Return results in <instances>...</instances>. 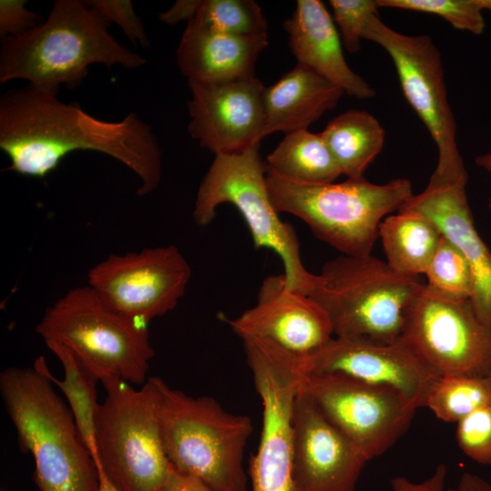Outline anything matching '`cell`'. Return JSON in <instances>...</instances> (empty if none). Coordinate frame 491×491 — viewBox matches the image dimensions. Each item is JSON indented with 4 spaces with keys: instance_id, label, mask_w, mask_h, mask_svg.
<instances>
[{
    "instance_id": "6da1fadb",
    "label": "cell",
    "mask_w": 491,
    "mask_h": 491,
    "mask_svg": "<svg viewBox=\"0 0 491 491\" xmlns=\"http://www.w3.org/2000/svg\"><path fill=\"white\" fill-rule=\"evenodd\" d=\"M59 89L28 84L0 96V148L11 165L5 170L45 178L69 153L107 155L140 179L136 195L152 193L162 175L161 150L152 127L134 112L110 122L57 98Z\"/></svg>"
},
{
    "instance_id": "7a4b0ae2",
    "label": "cell",
    "mask_w": 491,
    "mask_h": 491,
    "mask_svg": "<svg viewBox=\"0 0 491 491\" xmlns=\"http://www.w3.org/2000/svg\"><path fill=\"white\" fill-rule=\"evenodd\" d=\"M110 23L86 2L55 0L47 18L15 36L1 39L0 84L24 79L48 88L73 90L102 64L135 69L146 60L120 44Z\"/></svg>"
},
{
    "instance_id": "3957f363",
    "label": "cell",
    "mask_w": 491,
    "mask_h": 491,
    "mask_svg": "<svg viewBox=\"0 0 491 491\" xmlns=\"http://www.w3.org/2000/svg\"><path fill=\"white\" fill-rule=\"evenodd\" d=\"M35 366L0 374V392L23 452H31L40 491H99V473L70 408Z\"/></svg>"
},
{
    "instance_id": "277c9868",
    "label": "cell",
    "mask_w": 491,
    "mask_h": 491,
    "mask_svg": "<svg viewBox=\"0 0 491 491\" xmlns=\"http://www.w3.org/2000/svg\"><path fill=\"white\" fill-rule=\"evenodd\" d=\"M164 451L179 472L215 491H247L243 460L254 427L210 396L193 397L155 376Z\"/></svg>"
},
{
    "instance_id": "5b68a950",
    "label": "cell",
    "mask_w": 491,
    "mask_h": 491,
    "mask_svg": "<svg viewBox=\"0 0 491 491\" xmlns=\"http://www.w3.org/2000/svg\"><path fill=\"white\" fill-rule=\"evenodd\" d=\"M266 173L276 211L298 217L318 239L345 256L370 255L380 223L413 195L407 178L381 185L365 177L312 185L291 182L270 171Z\"/></svg>"
},
{
    "instance_id": "8992f818",
    "label": "cell",
    "mask_w": 491,
    "mask_h": 491,
    "mask_svg": "<svg viewBox=\"0 0 491 491\" xmlns=\"http://www.w3.org/2000/svg\"><path fill=\"white\" fill-rule=\"evenodd\" d=\"M423 282L374 256L327 261L309 293L326 313L334 336L387 344L402 334L405 310Z\"/></svg>"
},
{
    "instance_id": "52a82bcc",
    "label": "cell",
    "mask_w": 491,
    "mask_h": 491,
    "mask_svg": "<svg viewBox=\"0 0 491 491\" xmlns=\"http://www.w3.org/2000/svg\"><path fill=\"white\" fill-rule=\"evenodd\" d=\"M100 382L105 397L95 419L97 468L119 491H161L171 464L161 439L155 376L138 390L117 377Z\"/></svg>"
},
{
    "instance_id": "ba28073f",
    "label": "cell",
    "mask_w": 491,
    "mask_h": 491,
    "mask_svg": "<svg viewBox=\"0 0 491 491\" xmlns=\"http://www.w3.org/2000/svg\"><path fill=\"white\" fill-rule=\"evenodd\" d=\"M35 332L69 350L99 381L145 384L155 356L147 326L111 309L89 286L71 289L47 307Z\"/></svg>"
},
{
    "instance_id": "9c48e42d",
    "label": "cell",
    "mask_w": 491,
    "mask_h": 491,
    "mask_svg": "<svg viewBox=\"0 0 491 491\" xmlns=\"http://www.w3.org/2000/svg\"><path fill=\"white\" fill-rule=\"evenodd\" d=\"M259 145L215 155L199 185L193 217L197 225L205 226L215 219L220 205L235 206L248 226L255 248L276 252L283 262L287 286L308 295L316 274L305 267L294 227L280 218L271 201Z\"/></svg>"
},
{
    "instance_id": "30bf717a",
    "label": "cell",
    "mask_w": 491,
    "mask_h": 491,
    "mask_svg": "<svg viewBox=\"0 0 491 491\" xmlns=\"http://www.w3.org/2000/svg\"><path fill=\"white\" fill-rule=\"evenodd\" d=\"M363 39L380 45L390 56L402 92L428 130L437 149L432 176L442 179L467 177L456 140V124L448 102L441 54L427 35L399 33L372 15Z\"/></svg>"
},
{
    "instance_id": "8fae6325",
    "label": "cell",
    "mask_w": 491,
    "mask_h": 491,
    "mask_svg": "<svg viewBox=\"0 0 491 491\" xmlns=\"http://www.w3.org/2000/svg\"><path fill=\"white\" fill-rule=\"evenodd\" d=\"M262 402V428L249 475L252 491H295L292 416L303 377L299 356L262 338L243 339Z\"/></svg>"
},
{
    "instance_id": "7c38bea8",
    "label": "cell",
    "mask_w": 491,
    "mask_h": 491,
    "mask_svg": "<svg viewBox=\"0 0 491 491\" xmlns=\"http://www.w3.org/2000/svg\"><path fill=\"white\" fill-rule=\"evenodd\" d=\"M401 337L439 376L491 375V329L470 299L446 298L423 283L405 310Z\"/></svg>"
},
{
    "instance_id": "4fadbf2b",
    "label": "cell",
    "mask_w": 491,
    "mask_h": 491,
    "mask_svg": "<svg viewBox=\"0 0 491 491\" xmlns=\"http://www.w3.org/2000/svg\"><path fill=\"white\" fill-rule=\"evenodd\" d=\"M300 389L368 460L395 445L417 409L392 387L338 373H304Z\"/></svg>"
},
{
    "instance_id": "5bb4252c",
    "label": "cell",
    "mask_w": 491,
    "mask_h": 491,
    "mask_svg": "<svg viewBox=\"0 0 491 491\" xmlns=\"http://www.w3.org/2000/svg\"><path fill=\"white\" fill-rule=\"evenodd\" d=\"M191 267L174 245L111 255L91 268L88 286L111 309L147 326L184 296Z\"/></svg>"
},
{
    "instance_id": "9a60e30c",
    "label": "cell",
    "mask_w": 491,
    "mask_h": 491,
    "mask_svg": "<svg viewBox=\"0 0 491 491\" xmlns=\"http://www.w3.org/2000/svg\"><path fill=\"white\" fill-rule=\"evenodd\" d=\"M299 364L304 373H338L392 387L417 408L426 406L440 376L401 336L387 344L333 336L314 352L299 356Z\"/></svg>"
},
{
    "instance_id": "2e32d148",
    "label": "cell",
    "mask_w": 491,
    "mask_h": 491,
    "mask_svg": "<svg viewBox=\"0 0 491 491\" xmlns=\"http://www.w3.org/2000/svg\"><path fill=\"white\" fill-rule=\"evenodd\" d=\"M188 131L215 155L260 144L265 129L266 87L255 75L222 83H188Z\"/></svg>"
},
{
    "instance_id": "e0dca14e",
    "label": "cell",
    "mask_w": 491,
    "mask_h": 491,
    "mask_svg": "<svg viewBox=\"0 0 491 491\" xmlns=\"http://www.w3.org/2000/svg\"><path fill=\"white\" fill-rule=\"evenodd\" d=\"M292 430L295 491H356L369 460L300 388Z\"/></svg>"
},
{
    "instance_id": "ac0fdd59",
    "label": "cell",
    "mask_w": 491,
    "mask_h": 491,
    "mask_svg": "<svg viewBox=\"0 0 491 491\" xmlns=\"http://www.w3.org/2000/svg\"><path fill=\"white\" fill-rule=\"evenodd\" d=\"M225 321L241 339H267L298 356L314 352L334 336L325 310L308 295L289 288L284 274L266 276L256 305Z\"/></svg>"
},
{
    "instance_id": "d6986e66",
    "label": "cell",
    "mask_w": 491,
    "mask_h": 491,
    "mask_svg": "<svg viewBox=\"0 0 491 491\" xmlns=\"http://www.w3.org/2000/svg\"><path fill=\"white\" fill-rule=\"evenodd\" d=\"M467 177L430 176L426 187L398 211L415 212L432 221L468 262L474 277L470 299L479 319L491 329V251L478 234L466 195Z\"/></svg>"
},
{
    "instance_id": "ffe728a7",
    "label": "cell",
    "mask_w": 491,
    "mask_h": 491,
    "mask_svg": "<svg viewBox=\"0 0 491 491\" xmlns=\"http://www.w3.org/2000/svg\"><path fill=\"white\" fill-rule=\"evenodd\" d=\"M284 27L297 64L314 70L350 96H376V90L347 65L339 32L321 1L297 0Z\"/></svg>"
},
{
    "instance_id": "44dd1931",
    "label": "cell",
    "mask_w": 491,
    "mask_h": 491,
    "mask_svg": "<svg viewBox=\"0 0 491 491\" xmlns=\"http://www.w3.org/2000/svg\"><path fill=\"white\" fill-rule=\"evenodd\" d=\"M267 45V35H226L192 19L176 49V61L188 83L227 82L255 75V64Z\"/></svg>"
},
{
    "instance_id": "7402d4cb",
    "label": "cell",
    "mask_w": 491,
    "mask_h": 491,
    "mask_svg": "<svg viewBox=\"0 0 491 491\" xmlns=\"http://www.w3.org/2000/svg\"><path fill=\"white\" fill-rule=\"evenodd\" d=\"M345 93L309 67L297 64L264 93V136L307 127L336 106Z\"/></svg>"
},
{
    "instance_id": "603a6c76",
    "label": "cell",
    "mask_w": 491,
    "mask_h": 491,
    "mask_svg": "<svg viewBox=\"0 0 491 491\" xmlns=\"http://www.w3.org/2000/svg\"><path fill=\"white\" fill-rule=\"evenodd\" d=\"M378 236L382 241L386 262L392 269L403 275L419 276L425 275L442 234L424 215L398 211L380 223Z\"/></svg>"
},
{
    "instance_id": "cb8c5ba5",
    "label": "cell",
    "mask_w": 491,
    "mask_h": 491,
    "mask_svg": "<svg viewBox=\"0 0 491 491\" xmlns=\"http://www.w3.org/2000/svg\"><path fill=\"white\" fill-rule=\"evenodd\" d=\"M320 134L347 178L364 177L368 165L382 151L386 136L373 115L357 109L338 115Z\"/></svg>"
},
{
    "instance_id": "d4e9b609",
    "label": "cell",
    "mask_w": 491,
    "mask_h": 491,
    "mask_svg": "<svg viewBox=\"0 0 491 491\" xmlns=\"http://www.w3.org/2000/svg\"><path fill=\"white\" fill-rule=\"evenodd\" d=\"M265 166L286 180L301 184L334 183L342 175L321 134L307 129L286 134L266 156Z\"/></svg>"
},
{
    "instance_id": "484cf974",
    "label": "cell",
    "mask_w": 491,
    "mask_h": 491,
    "mask_svg": "<svg viewBox=\"0 0 491 491\" xmlns=\"http://www.w3.org/2000/svg\"><path fill=\"white\" fill-rule=\"evenodd\" d=\"M45 345L59 359L64 369V379L59 380L53 376L44 356L37 357L34 365L64 393L79 436L92 454L95 448V419L99 406L96 394V383L99 380L65 346L56 342Z\"/></svg>"
},
{
    "instance_id": "4316f807",
    "label": "cell",
    "mask_w": 491,
    "mask_h": 491,
    "mask_svg": "<svg viewBox=\"0 0 491 491\" xmlns=\"http://www.w3.org/2000/svg\"><path fill=\"white\" fill-rule=\"evenodd\" d=\"M491 404L489 376H440L432 386L426 406L445 422L458 423Z\"/></svg>"
},
{
    "instance_id": "83f0119b",
    "label": "cell",
    "mask_w": 491,
    "mask_h": 491,
    "mask_svg": "<svg viewBox=\"0 0 491 491\" xmlns=\"http://www.w3.org/2000/svg\"><path fill=\"white\" fill-rule=\"evenodd\" d=\"M193 19L212 31L226 35H267L265 15L253 0H202Z\"/></svg>"
},
{
    "instance_id": "f1b7e54d",
    "label": "cell",
    "mask_w": 491,
    "mask_h": 491,
    "mask_svg": "<svg viewBox=\"0 0 491 491\" xmlns=\"http://www.w3.org/2000/svg\"><path fill=\"white\" fill-rule=\"evenodd\" d=\"M426 285L437 294L453 300L471 299L474 277L463 254L442 235L425 273Z\"/></svg>"
},
{
    "instance_id": "f546056e",
    "label": "cell",
    "mask_w": 491,
    "mask_h": 491,
    "mask_svg": "<svg viewBox=\"0 0 491 491\" xmlns=\"http://www.w3.org/2000/svg\"><path fill=\"white\" fill-rule=\"evenodd\" d=\"M379 7L397 8L432 14L454 28L481 35L485 30L483 11L475 0H376Z\"/></svg>"
},
{
    "instance_id": "4dcf8cb0",
    "label": "cell",
    "mask_w": 491,
    "mask_h": 491,
    "mask_svg": "<svg viewBox=\"0 0 491 491\" xmlns=\"http://www.w3.org/2000/svg\"><path fill=\"white\" fill-rule=\"evenodd\" d=\"M329 4L345 48L350 53L357 52L368 18L379 15L376 0H330Z\"/></svg>"
},
{
    "instance_id": "1f68e13d",
    "label": "cell",
    "mask_w": 491,
    "mask_h": 491,
    "mask_svg": "<svg viewBox=\"0 0 491 491\" xmlns=\"http://www.w3.org/2000/svg\"><path fill=\"white\" fill-rule=\"evenodd\" d=\"M456 424V438L462 452L479 464L491 465V404Z\"/></svg>"
},
{
    "instance_id": "d6a6232c",
    "label": "cell",
    "mask_w": 491,
    "mask_h": 491,
    "mask_svg": "<svg viewBox=\"0 0 491 491\" xmlns=\"http://www.w3.org/2000/svg\"><path fill=\"white\" fill-rule=\"evenodd\" d=\"M109 23H115L124 34L136 45L139 43L144 48L150 46L142 19L138 16L130 0H91L85 1Z\"/></svg>"
},
{
    "instance_id": "836d02e7",
    "label": "cell",
    "mask_w": 491,
    "mask_h": 491,
    "mask_svg": "<svg viewBox=\"0 0 491 491\" xmlns=\"http://www.w3.org/2000/svg\"><path fill=\"white\" fill-rule=\"evenodd\" d=\"M26 0L0 1V37L21 35L42 23L38 14L25 8Z\"/></svg>"
},
{
    "instance_id": "e575fe53",
    "label": "cell",
    "mask_w": 491,
    "mask_h": 491,
    "mask_svg": "<svg viewBox=\"0 0 491 491\" xmlns=\"http://www.w3.org/2000/svg\"><path fill=\"white\" fill-rule=\"evenodd\" d=\"M446 466L440 464L433 474L420 482H414L405 476H396L391 479L393 491H457L456 488L446 486Z\"/></svg>"
},
{
    "instance_id": "d590c367",
    "label": "cell",
    "mask_w": 491,
    "mask_h": 491,
    "mask_svg": "<svg viewBox=\"0 0 491 491\" xmlns=\"http://www.w3.org/2000/svg\"><path fill=\"white\" fill-rule=\"evenodd\" d=\"M161 491H215L195 476L177 471L172 465Z\"/></svg>"
},
{
    "instance_id": "8d00e7d4",
    "label": "cell",
    "mask_w": 491,
    "mask_h": 491,
    "mask_svg": "<svg viewBox=\"0 0 491 491\" xmlns=\"http://www.w3.org/2000/svg\"><path fill=\"white\" fill-rule=\"evenodd\" d=\"M202 0H178L167 11L159 14V19L168 25H174L177 23L194 18L197 13Z\"/></svg>"
},
{
    "instance_id": "74e56055",
    "label": "cell",
    "mask_w": 491,
    "mask_h": 491,
    "mask_svg": "<svg viewBox=\"0 0 491 491\" xmlns=\"http://www.w3.org/2000/svg\"><path fill=\"white\" fill-rule=\"evenodd\" d=\"M456 489L457 491H491V484L476 474L465 472Z\"/></svg>"
},
{
    "instance_id": "f35d334b",
    "label": "cell",
    "mask_w": 491,
    "mask_h": 491,
    "mask_svg": "<svg viewBox=\"0 0 491 491\" xmlns=\"http://www.w3.org/2000/svg\"><path fill=\"white\" fill-rule=\"evenodd\" d=\"M475 162L477 166H479L488 174L491 180V143L489 150L486 153L476 155ZM487 206L491 213V193L488 196Z\"/></svg>"
},
{
    "instance_id": "ab89813d",
    "label": "cell",
    "mask_w": 491,
    "mask_h": 491,
    "mask_svg": "<svg viewBox=\"0 0 491 491\" xmlns=\"http://www.w3.org/2000/svg\"><path fill=\"white\" fill-rule=\"evenodd\" d=\"M98 469V468H97ZM100 488L99 491H119L115 486L106 478L101 470L98 469Z\"/></svg>"
},
{
    "instance_id": "60d3db41",
    "label": "cell",
    "mask_w": 491,
    "mask_h": 491,
    "mask_svg": "<svg viewBox=\"0 0 491 491\" xmlns=\"http://www.w3.org/2000/svg\"><path fill=\"white\" fill-rule=\"evenodd\" d=\"M476 4L482 11H488L491 13V0H475Z\"/></svg>"
},
{
    "instance_id": "b9f144b4",
    "label": "cell",
    "mask_w": 491,
    "mask_h": 491,
    "mask_svg": "<svg viewBox=\"0 0 491 491\" xmlns=\"http://www.w3.org/2000/svg\"><path fill=\"white\" fill-rule=\"evenodd\" d=\"M490 378H491V375H490Z\"/></svg>"
}]
</instances>
